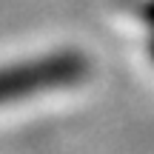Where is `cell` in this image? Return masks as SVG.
I'll return each mask as SVG.
<instances>
[{
	"label": "cell",
	"mask_w": 154,
	"mask_h": 154,
	"mask_svg": "<svg viewBox=\"0 0 154 154\" xmlns=\"http://www.w3.org/2000/svg\"><path fill=\"white\" fill-rule=\"evenodd\" d=\"M88 74H91V60L80 49H60L32 60L0 66V106L20 103L32 94H43L51 88L77 86L88 80Z\"/></svg>",
	"instance_id": "1"
},
{
	"label": "cell",
	"mask_w": 154,
	"mask_h": 154,
	"mask_svg": "<svg viewBox=\"0 0 154 154\" xmlns=\"http://www.w3.org/2000/svg\"><path fill=\"white\" fill-rule=\"evenodd\" d=\"M140 17L149 26V57L154 63V0H143L140 3Z\"/></svg>",
	"instance_id": "2"
}]
</instances>
